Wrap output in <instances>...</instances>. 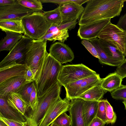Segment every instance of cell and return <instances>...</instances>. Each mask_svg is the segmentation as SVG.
<instances>
[{
  "mask_svg": "<svg viewBox=\"0 0 126 126\" xmlns=\"http://www.w3.org/2000/svg\"><path fill=\"white\" fill-rule=\"evenodd\" d=\"M89 41L96 48L99 57V61L101 63L112 66H117L122 62L109 57L101 46L97 38Z\"/></svg>",
  "mask_w": 126,
  "mask_h": 126,
  "instance_id": "obj_23",
  "label": "cell"
},
{
  "mask_svg": "<svg viewBox=\"0 0 126 126\" xmlns=\"http://www.w3.org/2000/svg\"><path fill=\"white\" fill-rule=\"evenodd\" d=\"M42 3H52L59 5L69 2L70 0H40Z\"/></svg>",
  "mask_w": 126,
  "mask_h": 126,
  "instance_id": "obj_43",
  "label": "cell"
},
{
  "mask_svg": "<svg viewBox=\"0 0 126 126\" xmlns=\"http://www.w3.org/2000/svg\"><path fill=\"white\" fill-rule=\"evenodd\" d=\"M111 19L100 20L91 24L79 26L77 35L82 39L90 40L98 38L104 27Z\"/></svg>",
  "mask_w": 126,
  "mask_h": 126,
  "instance_id": "obj_12",
  "label": "cell"
},
{
  "mask_svg": "<svg viewBox=\"0 0 126 126\" xmlns=\"http://www.w3.org/2000/svg\"><path fill=\"white\" fill-rule=\"evenodd\" d=\"M84 99L78 98L71 100L68 111L71 122L70 126H85L83 115Z\"/></svg>",
  "mask_w": 126,
  "mask_h": 126,
  "instance_id": "obj_16",
  "label": "cell"
},
{
  "mask_svg": "<svg viewBox=\"0 0 126 126\" xmlns=\"http://www.w3.org/2000/svg\"><path fill=\"white\" fill-rule=\"evenodd\" d=\"M27 68L24 64L16 63L0 68V84L12 77L24 76Z\"/></svg>",
  "mask_w": 126,
  "mask_h": 126,
  "instance_id": "obj_17",
  "label": "cell"
},
{
  "mask_svg": "<svg viewBox=\"0 0 126 126\" xmlns=\"http://www.w3.org/2000/svg\"><path fill=\"white\" fill-rule=\"evenodd\" d=\"M96 117L101 119L105 124H107L106 109L104 99L99 101L98 108Z\"/></svg>",
  "mask_w": 126,
  "mask_h": 126,
  "instance_id": "obj_33",
  "label": "cell"
},
{
  "mask_svg": "<svg viewBox=\"0 0 126 126\" xmlns=\"http://www.w3.org/2000/svg\"><path fill=\"white\" fill-rule=\"evenodd\" d=\"M50 126H59L53 122L51 125Z\"/></svg>",
  "mask_w": 126,
  "mask_h": 126,
  "instance_id": "obj_49",
  "label": "cell"
},
{
  "mask_svg": "<svg viewBox=\"0 0 126 126\" xmlns=\"http://www.w3.org/2000/svg\"><path fill=\"white\" fill-rule=\"evenodd\" d=\"M115 72L122 79L126 77V59L117 66Z\"/></svg>",
  "mask_w": 126,
  "mask_h": 126,
  "instance_id": "obj_37",
  "label": "cell"
},
{
  "mask_svg": "<svg viewBox=\"0 0 126 126\" xmlns=\"http://www.w3.org/2000/svg\"><path fill=\"white\" fill-rule=\"evenodd\" d=\"M69 37L68 29L59 31L56 34L53 35L51 41L54 42L57 40L60 42L64 43Z\"/></svg>",
  "mask_w": 126,
  "mask_h": 126,
  "instance_id": "obj_34",
  "label": "cell"
},
{
  "mask_svg": "<svg viewBox=\"0 0 126 126\" xmlns=\"http://www.w3.org/2000/svg\"><path fill=\"white\" fill-rule=\"evenodd\" d=\"M0 117L25 122L26 118L8 104L6 99L0 98Z\"/></svg>",
  "mask_w": 126,
  "mask_h": 126,
  "instance_id": "obj_19",
  "label": "cell"
},
{
  "mask_svg": "<svg viewBox=\"0 0 126 126\" xmlns=\"http://www.w3.org/2000/svg\"><path fill=\"white\" fill-rule=\"evenodd\" d=\"M98 40L104 51L110 58L121 62L125 60L123 54L117 48L102 39H98Z\"/></svg>",
  "mask_w": 126,
  "mask_h": 126,
  "instance_id": "obj_25",
  "label": "cell"
},
{
  "mask_svg": "<svg viewBox=\"0 0 126 126\" xmlns=\"http://www.w3.org/2000/svg\"><path fill=\"white\" fill-rule=\"evenodd\" d=\"M0 120L3 121L9 126H26L27 121L23 122L0 117Z\"/></svg>",
  "mask_w": 126,
  "mask_h": 126,
  "instance_id": "obj_38",
  "label": "cell"
},
{
  "mask_svg": "<svg viewBox=\"0 0 126 126\" xmlns=\"http://www.w3.org/2000/svg\"><path fill=\"white\" fill-rule=\"evenodd\" d=\"M43 15L47 22L51 24L59 25L62 21V17L58 6L53 10L44 12Z\"/></svg>",
  "mask_w": 126,
  "mask_h": 126,
  "instance_id": "obj_27",
  "label": "cell"
},
{
  "mask_svg": "<svg viewBox=\"0 0 126 126\" xmlns=\"http://www.w3.org/2000/svg\"><path fill=\"white\" fill-rule=\"evenodd\" d=\"M16 0H0V6L10 5L15 3Z\"/></svg>",
  "mask_w": 126,
  "mask_h": 126,
  "instance_id": "obj_44",
  "label": "cell"
},
{
  "mask_svg": "<svg viewBox=\"0 0 126 126\" xmlns=\"http://www.w3.org/2000/svg\"><path fill=\"white\" fill-rule=\"evenodd\" d=\"M77 23V20H76L71 22L60 24L58 25V28L59 31L67 29L71 30L74 28Z\"/></svg>",
  "mask_w": 126,
  "mask_h": 126,
  "instance_id": "obj_40",
  "label": "cell"
},
{
  "mask_svg": "<svg viewBox=\"0 0 126 126\" xmlns=\"http://www.w3.org/2000/svg\"><path fill=\"white\" fill-rule=\"evenodd\" d=\"M49 51L51 55L61 64L71 62L74 58L71 49L67 45L60 42L52 44Z\"/></svg>",
  "mask_w": 126,
  "mask_h": 126,
  "instance_id": "obj_13",
  "label": "cell"
},
{
  "mask_svg": "<svg viewBox=\"0 0 126 126\" xmlns=\"http://www.w3.org/2000/svg\"><path fill=\"white\" fill-rule=\"evenodd\" d=\"M122 79L115 72L110 74L105 78L102 79L101 85L104 89L111 92L121 85Z\"/></svg>",
  "mask_w": 126,
  "mask_h": 126,
  "instance_id": "obj_22",
  "label": "cell"
},
{
  "mask_svg": "<svg viewBox=\"0 0 126 126\" xmlns=\"http://www.w3.org/2000/svg\"><path fill=\"white\" fill-rule=\"evenodd\" d=\"M61 87L58 82L41 97L38 98V103L36 109L32 111L29 116L27 118L34 126H38L49 108L60 96Z\"/></svg>",
  "mask_w": 126,
  "mask_h": 126,
  "instance_id": "obj_4",
  "label": "cell"
},
{
  "mask_svg": "<svg viewBox=\"0 0 126 126\" xmlns=\"http://www.w3.org/2000/svg\"><path fill=\"white\" fill-rule=\"evenodd\" d=\"M6 99L9 106L19 112L26 118L27 117L26 113L31 108L30 105L23 99L20 94L11 93Z\"/></svg>",
  "mask_w": 126,
  "mask_h": 126,
  "instance_id": "obj_18",
  "label": "cell"
},
{
  "mask_svg": "<svg viewBox=\"0 0 126 126\" xmlns=\"http://www.w3.org/2000/svg\"><path fill=\"white\" fill-rule=\"evenodd\" d=\"M26 120L27 123L26 126H34L28 119H26Z\"/></svg>",
  "mask_w": 126,
  "mask_h": 126,
  "instance_id": "obj_46",
  "label": "cell"
},
{
  "mask_svg": "<svg viewBox=\"0 0 126 126\" xmlns=\"http://www.w3.org/2000/svg\"><path fill=\"white\" fill-rule=\"evenodd\" d=\"M126 0H125V2H126Z\"/></svg>",
  "mask_w": 126,
  "mask_h": 126,
  "instance_id": "obj_50",
  "label": "cell"
},
{
  "mask_svg": "<svg viewBox=\"0 0 126 126\" xmlns=\"http://www.w3.org/2000/svg\"><path fill=\"white\" fill-rule=\"evenodd\" d=\"M105 105L107 124L114 123L116 121L117 117L112 107L108 100H104Z\"/></svg>",
  "mask_w": 126,
  "mask_h": 126,
  "instance_id": "obj_30",
  "label": "cell"
},
{
  "mask_svg": "<svg viewBox=\"0 0 126 126\" xmlns=\"http://www.w3.org/2000/svg\"><path fill=\"white\" fill-rule=\"evenodd\" d=\"M96 72L82 63L63 65L58 78L61 86L65 85L95 74Z\"/></svg>",
  "mask_w": 126,
  "mask_h": 126,
  "instance_id": "obj_5",
  "label": "cell"
},
{
  "mask_svg": "<svg viewBox=\"0 0 126 126\" xmlns=\"http://www.w3.org/2000/svg\"><path fill=\"white\" fill-rule=\"evenodd\" d=\"M17 2L22 6L34 12L40 11L43 7L40 0H17Z\"/></svg>",
  "mask_w": 126,
  "mask_h": 126,
  "instance_id": "obj_28",
  "label": "cell"
},
{
  "mask_svg": "<svg viewBox=\"0 0 126 126\" xmlns=\"http://www.w3.org/2000/svg\"><path fill=\"white\" fill-rule=\"evenodd\" d=\"M116 25L120 28L125 31L126 34V13L124 15L121 16ZM124 56L125 57L126 56V46Z\"/></svg>",
  "mask_w": 126,
  "mask_h": 126,
  "instance_id": "obj_41",
  "label": "cell"
},
{
  "mask_svg": "<svg viewBox=\"0 0 126 126\" xmlns=\"http://www.w3.org/2000/svg\"><path fill=\"white\" fill-rule=\"evenodd\" d=\"M35 76V73L30 68L27 67L24 76L26 81L28 83L34 81Z\"/></svg>",
  "mask_w": 126,
  "mask_h": 126,
  "instance_id": "obj_39",
  "label": "cell"
},
{
  "mask_svg": "<svg viewBox=\"0 0 126 126\" xmlns=\"http://www.w3.org/2000/svg\"><path fill=\"white\" fill-rule=\"evenodd\" d=\"M0 126H9L3 121L0 120Z\"/></svg>",
  "mask_w": 126,
  "mask_h": 126,
  "instance_id": "obj_47",
  "label": "cell"
},
{
  "mask_svg": "<svg viewBox=\"0 0 126 126\" xmlns=\"http://www.w3.org/2000/svg\"><path fill=\"white\" fill-rule=\"evenodd\" d=\"M89 0H72V2L80 5L87 2Z\"/></svg>",
  "mask_w": 126,
  "mask_h": 126,
  "instance_id": "obj_45",
  "label": "cell"
},
{
  "mask_svg": "<svg viewBox=\"0 0 126 126\" xmlns=\"http://www.w3.org/2000/svg\"><path fill=\"white\" fill-rule=\"evenodd\" d=\"M99 101L84 100L83 112L85 126H89L92 121L96 117Z\"/></svg>",
  "mask_w": 126,
  "mask_h": 126,
  "instance_id": "obj_20",
  "label": "cell"
},
{
  "mask_svg": "<svg viewBox=\"0 0 126 126\" xmlns=\"http://www.w3.org/2000/svg\"><path fill=\"white\" fill-rule=\"evenodd\" d=\"M71 122V117L66 112L61 114L53 122L59 126H70Z\"/></svg>",
  "mask_w": 126,
  "mask_h": 126,
  "instance_id": "obj_31",
  "label": "cell"
},
{
  "mask_svg": "<svg viewBox=\"0 0 126 126\" xmlns=\"http://www.w3.org/2000/svg\"><path fill=\"white\" fill-rule=\"evenodd\" d=\"M126 37L125 31L110 22L102 30L98 38L117 48L124 55L126 49Z\"/></svg>",
  "mask_w": 126,
  "mask_h": 126,
  "instance_id": "obj_7",
  "label": "cell"
},
{
  "mask_svg": "<svg viewBox=\"0 0 126 126\" xmlns=\"http://www.w3.org/2000/svg\"><path fill=\"white\" fill-rule=\"evenodd\" d=\"M35 85L34 81L27 83L17 93L20 94L23 99L29 104L31 94Z\"/></svg>",
  "mask_w": 126,
  "mask_h": 126,
  "instance_id": "obj_29",
  "label": "cell"
},
{
  "mask_svg": "<svg viewBox=\"0 0 126 126\" xmlns=\"http://www.w3.org/2000/svg\"><path fill=\"white\" fill-rule=\"evenodd\" d=\"M28 83L24 76L16 77L6 80L0 84V98L6 99L11 93H17Z\"/></svg>",
  "mask_w": 126,
  "mask_h": 126,
  "instance_id": "obj_15",
  "label": "cell"
},
{
  "mask_svg": "<svg viewBox=\"0 0 126 126\" xmlns=\"http://www.w3.org/2000/svg\"><path fill=\"white\" fill-rule=\"evenodd\" d=\"M34 12L21 5L16 0L15 3L10 5L0 6V20H21L23 17Z\"/></svg>",
  "mask_w": 126,
  "mask_h": 126,
  "instance_id": "obj_11",
  "label": "cell"
},
{
  "mask_svg": "<svg viewBox=\"0 0 126 126\" xmlns=\"http://www.w3.org/2000/svg\"><path fill=\"white\" fill-rule=\"evenodd\" d=\"M71 100L59 97L51 105L38 126H49L62 113L68 111Z\"/></svg>",
  "mask_w": 126,
  "mask_h": 126,
  "instance_id": "obj_10",
  "label": "cell"
},
{
  "mask_svg": "<svg viewBox=\"0 0 126 126\" xmlns=\"http://www.w3.org/2000/svg\"><path fill=\"white\" fill-rule=\"evenodd\" d=\"M111 95L113 99L117 100H126V85H121L111 92Z\"/></svg>",
  "mask_w": 126,
  "mask_h": 126,
  "instance_id": "obj_32",
  "label": "cell"
},
{
  "mask_svg": "<svg viewBox=\"0 0 126 126\" xmlns=\"http://www.w3.org/2000/svg\"><path fill=\"white\" fill-rule=\"evenodd\" d=\"M0 28L4 32L9 31L24 33L21 20H0Z\"/></svg>",
  "mask_w": 126,
  "mask_h": 126,
  "instance_id": "obj_26",
  "label": "cell"
},
{
  "mask_svg": "<svg viewBox=\"0 0 126 126\" xmlns=\"http://www.w3.org/2000/svg\"><path fill=\"white\" fill-rule=\"evenodd\" d=\"M6 35L0 41V51H10L22 38L21 33L6 31Z\"/></svg>",
  "mask_w": 126,
  "mask_h": 126,
  "instance_id": "obj_21",
  "label": "cell"
},
{
  "mask_svg": "<svg viewBox=\"0 0 126 126\" xmlns=\"http://www.w3.org/2000/svg\"><path fill=\"white\" fill-rule=\"evenodd\" d=\"M123 103L124 104L125 106V109L126 110V100H124L123 101Z\"/></svg>",
  "mask_w": 126,
  "mask_h": 126,
  "instance_id": "obj_48",
  "label": "cell"
},
{
  "mask_svg": "<svg viewBox=\"0 0 126 126\" xmlns=\"http://www.w3.org/2000/svg\"><path fill=\"white\" fill-rule=\"evenodd\" d=\"M21 20L24 35L34 40L41 39L52 25L47 21L43 13L40 11L34 12Z\"/></svg>",
  "mask_w": 126,
  "mask_h": 126,
  "instance_id": "obj_3",
  "label": "cell"
},
{
  "mask_svg": "<svg viewBox=\"0 0 126 126\" xmlns=\"http://www.w3.org/2000/svg\"><path fill=\"white\" fill-rule=\"evenodd\" d=\"M62 66L49 53H47L39 67L34 80L38 98L58 82V78Z\"/></svg>",
  "mask_w": 126,
  "mask_h": 126,
  "instance_id": "obj_2",
  "label": "cell"
},
{
  "mask_svg": "<svg viewBox=\"0 0 126 126\" xmlns=\"http://www.w3.org/2000/svg\"><path fill=\"white\" fill-rule=\"evenodd\" d=\"M59 6L62 19L60 24L77 20L81 16L84 9L82 5L73 2L72 0Z\"/></svg>",
  "mask_w": 126,
  "mask_h": 126,
  "instance_id": "obj_14",
  "label": "cell"
},
{
  "mask_svg": "<svg viewBox=\"0 0 126 126\" xmlns=\"http://www.w3.org/2000/svg\"><path fill=\"white\" fill-rule=\"evenodd\" d=\"M102 79L97 73L65 85L66 97L70 100L78 98L91 88L101 85Z\"/></svg>",
  "mask_w": 126,
  "mask_h": 126,
  "instance_id": "obj_6",
  "label": "cell"
},
{
  "mask_svg": "<svg viewBox=\"0 0 126 126\" xmlns=\"http://www.w3.org/2000/svg\"><path fill=\"white\" fill-rule=\"evenodd\" d=\"M38 103V98L35 85L31 94L29 103L32 109V111H33L36 109Z\"/></svg>",
  "mask_w": 126,
  "mask_h": 126,
  "instance_id": "obj_36",
  "label": "cell"
},
{
  "mask_svg": "<svg viewBox=\"0 0 126 126\" xmlns=\"http://www.w3.org/2000/svg\"><path fill=\"white\" fill-rule=\"evenodd\" d=\"M125 0H89L79 21V26L120 15Z\"/></svg>",
  "mask_w": 126,
  "mask_h": 126,
  "instance_id": "obj_1",
  "label": "cell"
},
{
  "mask_svg": "<svg viewBox=\"0 0 126 126\" xmlns=\"http://www.w3.org/2000/svg\"><path fill=\"white\" fill-rule=\"evenodd\" d=\"M47 41L42 39L33 40L26 56L24 64L33 70L36 76L42 61L47 53Z\"/></svg>",
  "mask_w": 126,
  "mask_h": 126,
  "instance_id": "obj_9",
  "label": "cell"
},
{
  "mask_svg": "<svg viewBox=\"0 0 126 126\" xmlns=\"http://www.w3.org/2000/svg\"><path fill=\"white\" fill-rule=\"evenodd\" d=\"M33 40L27 36L23 35L0 62V68L15 63L24 64L26 55Z\"/></svg>",
  "mask_w": 126,
  "mask_h": 126,
  "instance_id": "obj_8",
  "label": "cell"
},
{
  "mask_svg": "<svg viewBox=\"0 0 126 126\" xmlns=\"http://www.w3.org/2000/svg\"><path fill=\"white\" fill-rule=\"evenodd\" d=\"M81 43L93 56L98 59L99 58V57L96 48L89 40L82 39Z\"/></svg>",
  "mask_w": 126,
  "mask_h": 126,
  "instance_id": "obj_35",
  "label": "cell"
},
{
  "mask_svg": "<svg viewBox=\"0 0 126 126\" xmlns=\"http://www.w3.org/2000/svg\"><path fill=\"white\" fill-rule=\"evenodd\" d=\"M107 92L101 87V85H98L91 88L78 98L87 101H98L101 100Z\"/></svg>",
  "mask_w": 126,
  "mask_h": 126,
  "instance_id": "obj_24",
  "label": "cell"
},
{
  "mask_svg": "<svg viewBox=\"0 0 126 126\" xmlns=\"http://www.w3.org/2000/svg\"><path fill=\"white\" fill-rule=\"evenodd\" d=\"M105 124L101 119L96 117L91 122L89 126H104Z\"/></svg>",
  "mask_w": 126,
  "mask_h": 126,
  "instance_id": "obj_42",
  "label": "cell"
}]
</instances>
